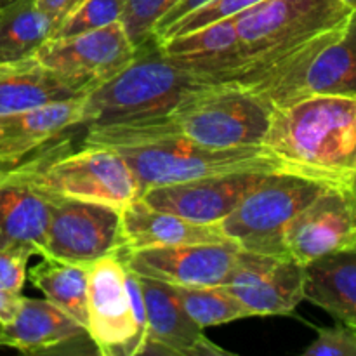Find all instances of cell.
Wrapping results in <instances>:
<instances>
[{
	"label": "cell",
	"instance_id": "1",
	"mask_svg": "<svg viewBox=\"0 0 356 356\" xmlns=\"http://www.w3.org/2000/svg\"><path fill=\"white\" fill-rule=\"evenodd\" d=\"M261 146L284 172L350 190L356 174V96L313 94L271 108Z\"/></svg>",
	"mask_w": 356,
	"mask_h": 356
},
{
	"label": "cell",
	"instance_id": "2",
	"mask_svg": "<svg viewBox=\"0 0 356 356\" xmlns=\"http://www.w3.org/2000/svg\"><path fill=\"white\" fill-rule=\"evenodd\" d=\"M82 145L111 148L138 177L141 195L165 184L238 172H284L263 146L209 148L146 122L86 127Z\"/></svg>",
	"mask_w": 356,
	"mask_h": 356
},
{
	"label": "cell",
	"instance_id": "3",
	"mask_svg": "<svg viewBox=\"0 0 356 356\" xmlns=\"http://www.w3.org/2000/svg\"><path fill=\"white\" fill-rule=\"evenodd\" d=\"M212 86H218L214 79L176 65L149 40L125 68L83 96V127L165 117L184 99Z\"/></svg>",
	"mask_w": 356,
	"mask_h": 356
},
{
	"label": "cell",
	"instance_id": "4",
	"mask_svg": "<svg viewBox=\"0 0 356 356\" xmlns=\"http://www.w3.org/2000/svg\"><path fill=\"white\" fill-rule=\"evenodd\" d=\"M66 143H54L13 167L14 174L45 197L72 198L110 205L122 211L141 198L138 177L115 149L82 145L66 152Z\"/></svg>",
	"mask_w": 356,
	"mask_h": 356
},
{
	"label": "cell",
	"instance_id": "5",
	"mask_svg": "<svg viewBox=\"0 0 356 356\" xmlns=\"http://www.w3.org/2000/svg\"><path fill=\"white\" fill-rule=\"evenodd\" d=\"M351 10L341 0H264L233 16L247 65L232 83L247 86L263 76L313 37L346 21Z\"/></svg>",
	"mask_w": 356,
	"mask_h": 356
},
{
	"label": "cell",
	"instance_id": "6",
	"mask_svg": "<svg viewBox=\"0 0 356 356\" xmlns=\"http://www.w3.org/2000/svg\"><path fill=\"white\" fill-rule=\"evenodd\" d=\"M271 108L313 94L356 96V9L249 86Z\"/></svg>",
	"mask_w": 356,
	"mask_h": 356
},
{
	"label": "cell",
	"instance_id": "7",
	"mask_svg": "<svg viewBox=\"0 0 356 356\" xmlns=\"http://www.w3.org/2000/svg\"><path fill=\"white\" fill-rule=\"evenodd\" d=\"M270 115V104L247 87L218 83L195 92L165 117L145 122L198 145L226 149L261 146Z\"/></svg>",
	"mask_w": 356,
	"mask_h": 356
},
{
	"label": "cell",
	"instance_id": "8",
	"mask_svg": "<svg viewBox=\"0 0 356 356\" xmlns=\"http://www.w3.org/2000/svg\"><path fill=\"white\" fill-rule=\"evenodd\" d=\"M327 188L332 186L291 172H270L216 226L238 249L285 256L289 225Z\"/></svg>",
	"mask_w": 356,
	"mask_h": 356
},
{
	"label": "cell",
	"instance_id": "9",
	"mask_svg": "<svg viewBox=\"0 0 356 356\" xmlns=\"http://www.w3.org/2000/svg\"><path fill=\"white\" fill-rule=\"evenodd\" d=\"M87 330L101 356L143 355L145 334L132 309L120 252L101 257L89 266Z\"/></svg>",
	"mask_w": 356,
	"mask_h": 356
},
{
	"label": "cell",
	"instance_id": "10",
	"mask_svg": "<svg viewBox=\"0 0 356 356\" xmlns=\"http://www.w3.org/2000/svg\"><path fill=\"white\" fill-rule=\"evenodd\" d=\"M45 198L49 200V229L42 256L90 266L101 257L120 252L122 221L118 209L72 198Z\"/></svg>",
	"mask_w": 356,
	"mask_h": 356
},
{
	"label": "cell",
	"instance_id": "11",
	"mask_svg": "<svg viewBox=\"0 0 356 356\" xmlns=\"http://www.w3.org/2000/svg\"><path fill=\"white\" fill-rule=\"evenodd\" d=\"M222 287L252 316L291 315L305 299V264L240 249Z\"/></svg>",
	"mask_w": 356,
	"mask_h": 356
},
{
	"label": "cell",
	"instance_id": "12",
	"mask_svg": "<svg viewBox=\"0 0 356 356\" xmlns=\"http://www.w3.org/2000/svg\"><path fill=\"white\" fill-rule=\"evenodd\" d=\"M120 21L72 37L49 38L31 58L45 68L89 83H101L117 75L136 58Z\"/></svg>",
	"mask_w": 356,
	"mask_h": 356
},
{
	"label": "cell",
	"instance_id": "13",
	"mask_svg": "<svg viewBox=\"0 0 356 356\" xmlns=\"http://www.w3.org/2000/svg\"><path fill=\"white\" fill-rule=\"evenodd\" d=\"M238 250L232 242L186 243L120 250V256L141 277L181 287H209L225 285Z\"/></svg>",
	"mask_w": 356,
	"mask_h": 356
},
{
	"label": "cell",
	"instance_id": "14",
	"mask_svg": "<svg viewBox=\"0 0 356 356\" xmlns=\"http://www.w3.org/2000/svg\"><path fill=\"white\" fill-rule=\"evenodd\" d=\"M356 236V204L348 190L327 188L306 205L285 232V256L308 264L350 249Z\"/></svg>",
	"mask_w": 356,
	"mask_h": 356
},
{
	"label": "cell",
	"instance_id": "15",
	"mask_svg": "<svg viewBox=\"0 0 356 356\" xmlns=\"http://www.w3.org/2000/svg\"><path fill=\"white\" fill-rule=\"evenodd\" d=\"M268 174L270 172H238L200 177L149 188L141 198L159 211L172 212L188 221L218 225Z\"/></svg>",
	"mask_w": 356,
	"mask_h": 356
},
{
	"label": "cell",
	"instance_id": "16",
	"mask_svg": "<svg viewBox=\"0 0 356 356\" xmlns=\"http://www.w3.org/2000/svg\"><path fill=\"white\" fill-rule=\"evenodd\" d=\"M2 348L23 355H99L89 330L47 299L24 298L2 329Z\"/></svg>",
	"mask_w": 356,
	"mask_h": 356
},
{
	"label": "cell",
	"instance_id": "17",
	"mask_svg": "<svg viewBox=\"0 0 356 356\" xmlns=\"http://www.w3.org/2000/svg\"><path fill=\"white\" fill-rule=\"evenodd\" d=\"M146 306V339L143 355L232 356L216 346L191 318L169 284L139 275Z\"/></svg>",
	"mask_w": 356,
	"mask_h": 356
},
{
	"label": "cell",
	"instance_id": "18",
	"mask_svg": "<svg viewBox=\"0 0 356 356\" xmlns=\"http://www.w3.org/2000/svg\"><path fill=\"white\" fill-rule=\"evenodd\" d=\"M159 47L176 65L211 76L218 83H232L247 65L233 17L159 42Z\"/></svg>",
	"mask_w": 356,
	"mask_h": 356
},
{
	"label": "cell",
	"instance_id": "19",
	"mask_svg": "<svg viewBox=\"0 0 356 356\" xmlns=\"http://www.w3.org/2000/svg\"><path fill=\"white\" fill-rule=\"evenodd\" d=\"M76 127H83V96L0 115V165H17Z\"/></svg>",
	"mask_w": 356,
	"mask_h": 356
},
{
	"label": "cell",
	"instance_id": "20",
	"mask_svg": "<svg viewBox=\"0 0 356 356\" xmlns=\"http://www.w3.org/2000/svg\"><path fill=\"white\" fill-rule=\"evenodd\" d=\"M92 87H96V83L52 72L33 58L0 63V115L76 99L86 96Z\"/></svg>",
	"mask_w": 356,
	"mask_h": 356
},
{
	"label": "cell",
	"instance_id": "21",
	"mask_svg": "<svg viewBox=\"0 0 356 356\" xmlns=\"http://www.w3.org/2000/svg\"><path fill=\"white\" fill-rule=\"evenodd\" d=\"M120 221L122 250L229 242L216 225H198L172 212L159 211L143 198L122 209Z\"/></svg>",
	"mask_w": 356,
	"mask_h": 356
},
{
	"label": "cell",
	"instance_id": "22",
	"mask_svg": "<svg viewBox=\"0 0 356 356\" xmlns=\"http://www.w3.org/2000/svg\"><path fill=\"white\" fill-rule=\"evenodd\" d=\"M47 229L49 200L10 167L0 179V249H24L42 256Z\"/></svg>",
	"mask_w": 356,
	"mask_h": 356
},
{
	"label": "cell",
	"instance_id": "23",
	"mask_svg": "<svg viewBox=\"0 0 356 356\" xmlns=\"http://www.w3.org/2000/svg\"><path fill=\"white\" fill-rule=\"evenodd\" d=\"M305 299L356 329V250H339L305 264Z\"/></svg>",
	"mask_w": 356,
	"mask_h": 356
},
{
	"label": "cell",
	"instance_id": "24",
	"mask_svg": "<svg viewBox=\"0 0 356 356\" xmlns=\"http://www.w3.org/2000/svg\"><path fill=\"white\" fill-rule=\"evenodd\" d=\"M56 28L58 21L42 13L35 0H17L0 9V63L30 59Z\"/></svg>",
	"mask_w": 356,
	"mask_h": 356
},
{
	"label": "cell",
	"instance_id": "25",
	"mask_svg": "<svg viewBox=\"0 0 356 356\" xmlns=\"http://www.w3.org/2000/svg\"><path fill=\"white\" fill-rule=\"evenodd\" d=\"M28 270V278L44 298L87 329V278L89 266L65 263L49 256Z\"/></svg>",
	"mask_w": 356,
	"mask_h": 356
},
{
	"label": "cell",
	"instance_id": "26",
	"mask_svg": "<svg viewBox=\"0 0 356 356\" xmlns=\"http://www.w3.org/2000/svg\"><path fill=\"white\" fill-rule=\"evenodd\" d=\"M176 292L188 315L202 327L222 325L235 320L250 318L252 313L222 285H209V287H181L170 285Z\"/></svg>",
	"mask_w": 356,
	"mask_h": 356
},
{
	"label": "cell",
	"instance_id": "27",
	"mask_svg": "<svg viewBox=\"0 0 356 356\" xmlns=\"http://www.w3.org/2000/svg\"><path fill=\"white\" fill-rule=\"evenodd\" d=\"M179 0H122L120 23L136 49L153 40V30L163 14Z\"/></svg>",
	"mask_w": 356,
	"mask_h": 356
},
{
	"label": "cell",
	"instance_id": "28",
	"mask_svg": "<svg viewBox=\"0 0 356 356\" xmlns=\"http://www.w3.org/2000/svg\"><path fill=\"white\" fill-rule=\"evenodd\" d=\"M120 14L122 0H83L73 13H70L58 24L51 38L72 37V35L108 26L120 21Z\"/></svg>",
	"mask_w": 356,
	"mask_h": 356
},
{
	"label": "cell",
	"instance_id": "29",
	"mask_svg": "<svg viewBox=\"0 0 356 356\" xmlns=\"http://www.w3.org/2000/svg\"><path fill=\"white\" fill-rule=\"evenodd\" d=\"M261 2H264V0H211L209 3L198 7L193 13L186 14L184 17L177 19L176 23L170 24L167 30H163L155 38V42L159 44V42L169 40L172 37H179V35L190 33V31L198 30V28L207 26V24L216 23V21L233 17Z\"/></svg>",
	"mask_w": 356,
	"mask_h": 356
},
{
	"label": "cell",
	"instance_id": "30",
	"mask_svg": "<svg viewBox=\"0 0 356 356\" xmlns=\"http://www.w3.org/2000/svg\"><path fill=\"white\" fill-rule=\"evenodd\" d=\"M305 356H356V329L337 322L318 329V337L302 351Z\"/></svg>",
	"mask_w": 356,
	"mask_h": 356
},
{
	"label": "cell",
	"instance_id": "31",
	"mask_svg": "<svg viewBox=\"0 0 356 356\" xmlns=\"http://www.w3.org/2000/svg\"><path fill=\"white\" fill-rule=\"evenodd\" d=\"M31 256L33 254L24 249H0V287L13 294H23Z\"/></svg>",
	"mask_w": 356,
	"mask_h": 356
},
{
	"label": "cell",
	"instance_id": "32",
	"mask_svg": "<svg viewBox=\"0 0 356 356\" xmlns=\"http://www.w3.org/2000/svg\"><path fill=\"white\" fill-rule=\"evenodd\" d=\"M209 2H211V0H179V2H177L176 6L169 10V13L163 14V16L160 17V21L156 23L155 30H153V40H155V38L159 37L163 30H167L170 24L176 23L177 19H181V17H184L186 14H190V13H193L195 9H198V7L205 6V3H209Z\"/></svg>",
	"mask_w": 356,
	"mask_h": 356
},
{
	"label": "cell",
	"instance_id": "33",
	"mask_svg": "<svg viewBox=\"0 0 356 356\" xmlns=\"http://www.w3.org/2000/svg\"><path fill=\"white\" fill-rule=\"evenodd\" d=\"M82 2L83 0H35V6H37L42 13L51 16L54 21H58L59 24Z\"/></svg>",
	"mask_w": 356,
	"mask_h": 356
},
{
	"label": "cell",
	"instance_id": "34",
	"mask_svg": "<svg viewBox=\"0 0 356 356\" xmlns=\"http://www.w3.org/2000/svg\"><path fill=\"white\" fill-rule=\"evenodd\" d=\"M21 301H23V294H13V292L0 287V322L3 325L16 316Z\"/></svg>",
	"mask_w": 356,
	"mask_h": 356
},
{
	"label": "cell",
	"instance_id": "35",
	"mask_svg": "<svg viewBox=\"0 0 356 356\" xmlns=\"http://www.w3.org/2000/svg\"><path fill=\"white\" fill-rule=\"evenodd\" d=\"M351 193V197H353V200H355V204H356V174H355V179H353V183H351V186H350V190H348Z\"/></svg>",
	"mask_w": 356,
	"mask_h": 356
},
{
	"label": "cell",
	"instance_id": "36",
	"mask_svg": "<svg viewBox=\"0 0 356 356\" xmlns=\"http://www.w3.org/2000/svg\"><path fill=\"white\" fill-rule=\"evenodd\" d=\"M9 169H10V167L0 165V179H3V177L7 176V172H9Z\"/></svg>",
	"mask_w": 356,
	"mask_h": 356
},
{
	"label": "cell",
	"instance_id": "37",
	"mask_svg": "<svg viewBox=\"0 0 356 356\" xmlns=\"http://www.w3.org/2000/svg\"><path fill=\"white\" fill-rule=\"evenodd\" d=\"M341 2L350 7V9H356V0H341Z\"/></svg>",
	"mask_w": 356,
	"mask_h": 356
},
{
	"label": "cell",
	"instance_id": "38",
	"mask_svg": "<svg viewBox=\"0 0 356 356\" xmlns=\"http://www.w3.org/2000/svg\"><path fill=\"white\" fill-rule=\"evenodd\" d=\"M14 2H17V0H0V9H3V7L10 6V3H14Z\"/></svg>",
	"mask_w": 356,
	"mask_h": 356
},
{
	"label": "cell",
	"instance_id": "39",
	"mask_svg": "<svg viewBox=\"0 0 356 356\" xmlns=\"http://www.w3.org/2000/svg\"><path fill=\"white\" fill-rule=\"evenodd\" d=\"M2 329H3V323L0 322V348H2Z\"/></svg>",
	"mask_w": 356,
	"mask_h": 356
},
{
	"label": "cell",
	"instance_id": "40",
	"mask_svg": "<svg viewBox=\"0 0 356 356\" xmlns=\"http://www.w3.org/2000/svg\"><path fill=\"white\" fill-rule=\"evenodd\" d=\"M348 250H356V236H355V240H353V242H351L350 249H348Z\"/></svg>",
	"mask_w": 356,
	"mask_h": 356
}]
</instances>
